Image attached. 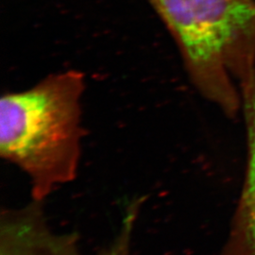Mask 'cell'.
I'll return each instance as SVG.
<instances>
[{
    "label": "cell",
    "instance_id": "1",
    "mask_svg": "<svg viewBox=\"0 0 255 255\" xmlns=\"http://www.w3.org/2000/svg\"><path fill=\"white\" fill-rule=\"evenodd\" d=\"M83 74L48 76L0 101V155L27 176L33 201L46 199L79 173L83 128Z\"/></svg>",
    "mask_w": 255,
    "mask_h": 255
},
{
    "label": "cell",
    "instance_id": "2",
    "mask_svg": "<svg viewBox=\"0 0 255 255\" xmlns=\"http://www.w3.org/2000/svg\"><path fill=\"white\" fill-rule=\"evenodd\" d=\"M179 47L192 82L229 118L255 70V0H149Z\"/></svg>",
    "mask_w": 255,
    "mask_h": 255
},
{
    "label": "cell",
    "instance_id": "3",
    "mask_svg": "<svg viewBox=\"0 0 255 255\" xmlns=\"http://www.w3.org/2000/svg\"><path fill=\"white\" fill-rule=\"evenodd\" d=\"M247 164L242 191L220 255H255V71L241 86Z\"/></svg>",
    "mask_w": 255,
    "mask_h": 255
}]
</instances>
